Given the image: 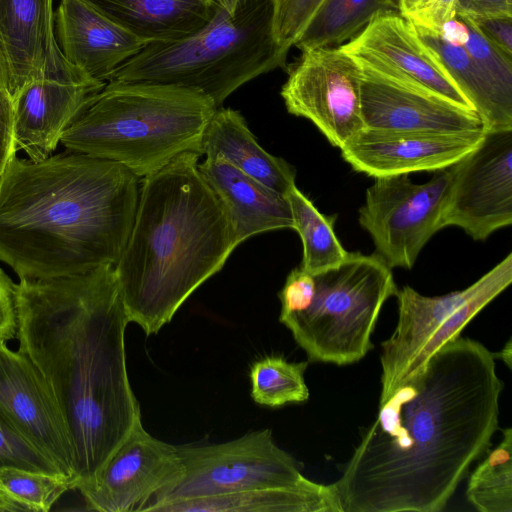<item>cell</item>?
Instances as JSON below:
<instances>
[{
    "instance_id": "cell-15",
    "label": "cell",
    "mask_w": 512,
    "mask_h": 512,
    "mask_svg": "<svg viewBox=\"0 0 512 512\" xmlns=\"http://www.w3.org/2000/svg\"><path fill=\"white\" fill-rule=\"evenodd\" d=\"M0 415L74 482L67 426L47 382L33 362L0 341Z\"/></svg>"
},
{
    "instance_id": "cell-10",
    "label": "cell",
    "mask_w": 512,
    "mask_h": 512,
    "mask_svg": "<svg viewBox=\"0 0 512 512\" xmlns=\"http://www.w3.org/2000/svg\"><path fill=\"white\" fill-rule=\"evenodd\" d=\"M281 88L287 111L310 120L335 147L364 128L359 64L340 46L301 50Z\"/></svg>"
},
{
    "instance_id": "cell-38",
    "label": "cell",
    "mask_w": 512,
    "mask_h": 512,
    "mask_svg": "<svg viewBox=\"0 0 512 512\" xmlns=\"http://www.w3.org/2000/svg\"><path fill=\"white\" fill-rule=\"evenodd\" d=\"M456 14L469 18L512 17V0H459Z\"/></svg>"
},
{
    "instance_id": "cell-20",
    "label": "cell",
    "mask_w": 512,
    "mask_h": 512,
    "mask_svg": "<svg viewBox=\"0 0 512 512\" xmlns=\"http://www.w3.org/2000/svg\"><path fill=\"white\" fill-rule=\"evenodd\" d=\"M0 52L11 97L51 68L61 53L53 0H0Z\"/></svg>"
},
{
    "instance_id": "cell-36",
    "label": "cell",
    "mask_w": 512,
    "mask_h": 512,
    "mask_svg": "<svg viewBox=\"0 0 512 512\" xmlns=\"http://www.w3.org/2000/svg\"><path fill=\"white\" fill-rule=\"evenodd\" d=\"M16 283L0 268V341L16 338Z\"/></svg>"
},
{
    "instance_id": "cell-7",
    "label": "cell",
    "mask_w": 512,
    "mask_h": 512,
    "mask_svg": "<svg viewBox=\"0 0 512 512\" xmlns=\"http://www.w3.org/2000/svg\"><path fill=\"white\" fill-rule=\"evenodd\" d=\"M313 276L308 303L279 321L310 361L339 366L360 361L372 348L381 308L397 293L392 268L376 253L349 252Z\"/></svg>"
},
{
    "instance_id": "cell-28",
    "label": "cell",
    "mask_w": 512,
    "mask_h": 512,
    "mask_svg": "<svg viewBox=\"0 0 512 512\" xmlns=\"http://www.w3.org/2000/svg\"><path fill=\"white\" fill-rule=\"evenodd\" d=\"M468 502L480 512H512V429L502 430L500 443L472 472Z\"/></svg>"
},
{
    "instance_id": "cell-31",
    "label": "cell",
    "mask_w": 512,
    "mask_h": 512,
    "mask_svg": "<svg viewBox=\"0 0 512 512\" xmlns=\"http://www.w3.org/2000/svg\"><path fill=\"white\" fill-rule=\"evenodd\" d=\"M459 16L464 19L468 28V40L463 48L479 66L499 96L512 105V57L491 43L468 17Z\"/></svg>"
},
{
    "instance_id": "cell-37",
    "label": "cell",
    "mask_w": 512,
    "mask_h": 512,
    "mask_svg": "<svg viewBox=\"0 0 512 512\" xmlns=\"http://www.w3.org/2000/svg\"><path fill=\"white\" fill-rule=\"evenodd\" d=\"M469 19L491 43L512 57V17L489 16Z\"/></svg>"
},
{
    "instance_id": "cell-18",
    "label": "cell",
    "mask_w": 512,
    "mask_h": 512,
    "mask_svg": "<svg viewBox=\"0 0 512 512\" xmlns=\"http://www.w3.org/2000/svg\"><path fill=\"white\" fill-rule=\"evenodd\" d=\"M361 71V114L365 128L419 132H461L484 128L474 110L366 68L361 67Z\"/></svg>"
},
{
    "instance_id": "cell-41",
    "label": "cell",
    "mask_w": 512,
    "mask_h": 512,
    "mask_svg": "<svg viewBox=\"0 0 512 512\" xmlns=\"http://www.w3.org/2000/svg\"><path fill=\"white\" fill-rule=\"evenodd\" d=\"M495 358H499L502 360L509 369H511L512 366V341L511 338L507 341V343L504 345L503 349L498 352L494 353Z\"/></svg>"
},
{
    "instance_id": "cell-27",
    "label": "cell",
    "mask_w": 512,
    "mask_h": 512,
    "mask_svg": "<svg viewBox=\"0 0 512 512\" xmlns=\"http://www.w3.org/2000/svg\"><path fill=\"white\" fill-rule=\"evenodd\" d=\"M284 196L290 206L293 229L302 241L303 257L300 267L315 274L342 262L349 252L341 245L334 232L337 216L322 214L296 185Z\"/></svg>"
},
{
    "instance_id": "cell-32",
    "label": "cell",
    "mask_w": 512,
    "mask_h": 512,
    "mask_svg": "<svg viewBox=\"0 0 512 512\" xmlns=\"http://www.w3.org/2000/svg\"><path fill=\"white\" fill-rule=\"evenodd\" d=\"M326 0H272V32L276 42L289 51Z\"/></svg>"
},
{
    "instance_id": "cell-17",
    "label": "cell",
    "mask_w": 512,
    "mask_h": 512,
    "mask_svg": "<svg viewBox=\"0 0 512 512\" xmlns=\"http://www.w3.org/2000/svg\"><path fill=\"white\" fill-rule=\"evenodd\" d=\"M484 128L461 132L391 131L363 128L341 155L360 173L377 178L451 167L474 150Z\"/></svg>"
},
{
    "instance_id": "cell-16",
    "label": "cell",
    "mask_w": 512,
    "mask_h": 512,
    "mask_svg": "<svg viewBox=\"0 0 512 512\" xmlns=\"http://www.w3.org/2000/svg\"><path fill=\"white\" fill-rule=\"evenodd\" d=\"M182 471L178 446L153 437L141 420L106 462L95 486L80 493L90 510L141 511Z\"/></svg>"
},
{
    "instance_id": "cell-3",
    "label": "cell",
    "mask_w": 512,
    "mask_h": 512,
    "mask_svg": "<svg viewBox=\"0 0 512 512\" xmlns=\"http://www.w3.org/2000/svg\"><path fill=\"white\" fill-rule=\"evenodd\" d=\"M141 179L117 162L67 149L38 161L15 156L0 181V261L19 280L115 266Z\"/></svg>"
},
{
    "instance_id": "cell-19",
    "label": "cell",
    "mask_w": 512,
    "mask_h": 512,
    "mask_svg": "<svg viewBox=\"0 0 512 512\" xmlns=\"http://www.w3.org/2000/svg\"><path fill=\"white\" fill-rule=\"evenodd\" d=\"M54 34L70 65L105 83L147 44L83 0H59Z\"/></svg>"
},
{
    "instance_id": "cell-23",
    "label": "cell",
    "mask_w": 512,
    "mask_h": 512,
    "mask_svg": "<svg viewBox=\"0 0 512 512\" xmlns=\"http://www.w3.org/2000/svg\"><path fill=\"white\" fill-rule=\"evenodd\" d=\"M200 151L206 157H223L241 172L282 195L296 185L294 167L265 151L244 117L231 108L216 109L204 130Z\"/></svg>"
},
{
    "instance_id": "cell-35",
    "label": "cell",
    "mask_w": 512,
    "mask_h": 512,
    "mask_svg": "<svg viewBox=\"0 0 512 512\" xmlns=\"http://www.w3.org/2000/svg\"><path fill=\"white\" fill-rule=\"evenodd\" d=\"M17 151L12 97L0 88V181Z\"/></svg>"
},
{
    "instance_id": "cell-30",
    "label": "cell",
    "mask_w": 512,
    "mask_h": 512,
    "mask_svg": "<svg viewBox=\"0 0 512 512\" xmlns=\"http://www.w3.org/2000/svg\"><path fill=\"white\" fill-rule=\"evenodd\" d=\"M72 489L63 474H50L16 467L0 469V493L20 504L25 511L47 512L60 496Z\"/></svg>"
},
{
    "instance_id": "cell-22",
    "label": "cell",
    "mask_w": 512,
    "mask_h": 512,
    "mask_svg": "<svg viewBox=\"0 0 512 512\" xmlns=\"http://www.w3.org/2000/svg\"><path fill=\"white\" fill-rule=\"evenodd\" d=\"M154 512H342L333 484L312 480L287 487L167 500L147 505Z\"/></svg>"
},
{
    "instance_id": "cell-1",
    "label": "cell",
    "mask_w": 512,
    "mask_h": 512,
    "mask_svg": "<svg viewBox=\"0 0 512 512\" xmlns=\"http://www.w3.org/2000/svg\"><path fill=\"white\" fill-rule=\"evenodd\" d=\"M495 360L459 335L380 402L332 483L342 512L442 511L498 429Z\"/></svg>"
},
{
    "instance_id": "cell-29",
    "label": "cell",
    "mask_w": 512,
    "mask_h": 512,
    "mask_svg": "<svg viewBox=\"0 0 512 512\" xmlns=\"http://www.w3.org/2000/svg\"><path fill=\"white\" fill-rule=\"evenodd\" d=\"M308 361L289 362L281 356L267 355L250 367L251 397L270 408L303 403L309 398L304 373Z\"/></svg>"
},
{
    "instance_id": "cell-13",
    "label": "cell",
    "mask_w": 512,
    "mask_h": 512,
    "mask_svg": "<svg viewBox=\"0 0 512 512\" xmlns=\"http://www.w3.org/2000/svg\"><path fill=\"white\" fill-rule=\"evenodd\" d=\"M105 85L70 65L61 53L51 68L12 96L17 150L35 161L54 154L64 132Z\"/></svg>"
},
{
    "instance_id": "cell-40",
    "label": "cell",
    "mask_w": 512,
    "mask_h": 512,
    "mask_svg": "<svg viewBox=\"0 0 512 512\" xmlns=\"http://www.w3.org/2000/svg\"><path fill=\"white\" fill-rule=\"evenodd\" d=\"M251 0H212L220 8L234 15L240 8L248 4Z\"/></svg>"
},
{
    "instance_id": "cell-33",
    "label": "cell",
    "mask_w": 512,
    "mask_h": 512,
    "mask_svg": "<svg viewBox=\"0 0 512 512\" xmlns=\"http://www.w3.org/2000/svg\"><path fill=\"white\" fill-rule=\"evenodd\" d=\"M5 467L61 474L46 456L0 415V469Z\"/></svg>"
},
{
    "instance_id": "cell-14",
    "label": "cell",
    "mask_w": 512,
    "mask_h": 512,
    "mask_svg": "<svg viewBox=\"0 0 512 512\" xmlns=\"http://www.w3.org/2000/svg\"><path fill=\"white\" fill-rule=\"evenodd\" d=\"M340 47L363 68L473 110L414 26L398 12L376 16Z\"/></svg>"
},
{
    "instance_id": "cell-2",
    "label": "cell",
    "mask_w": 512,
    "mask_h": 512,
    "mask_svg": "<svg viewBox=\"0 0 512 512\" xmlns=\"http://www.w3.org/2000/svg\"><path fill=\"white\" fill-rule=\"evenodd\" d=\"M19 351L37 367L65 420L74 453L73 489L95 486L141 421L129 382L130 322L115 266L16 284Z\"/></svg>"
},
{
    "instance_id": "cell-5",
    "label": "cell",
    "mask_w": 512,
    "mask_h": 512,
    "mask_svg": "<svg viewBox=\"0 0 512 512\" xmlns=\"http://www.w3.org/2000/svg\"><path fill=\"white\" fill-rule=\"evenodd\" d=\"M217 108L192 89L109 81L60 143L67 150L117 162L144 178L182 153L201 154L204 130Z\"/></svg>"
},
{
    "instance_id": "cell-9",
    "label": "cell",
    "mask_w": 512,
    "mask_h": 512,
    "mask_svg": "<svg viewBox=\"0 0 512 512\" xmlns=\"http://www.w3.org/2000/svg\"><path fill=\"white\" fill-rule=\"evenodd\" d=\"M452 178L453 165L423 184L401 174L377 177L366 190L359 224L390 268L411 269L428 240L442 229Z\"/></svg>"
},
{
    "instance_id": "cell-42",
    "label": "cell",
    "mask_w": 512,
    "mask_h": 512,
    "mask_svg": "<svg viewBox=\"0 0 512 512\" xmlns=\"http://www.w3.org/2000/svg\"><path fill=\"white\" fill-rule=\"evenodd\" d=\"M0 88L8 91V73L7 68L0 52Z\"/></svg>"
},
{
    "instance_id": "cell-34",
    "label": "cell",
    "mask_w": 512,
    "mask_h": 512,
    "mask_svg": "<svg viewBox=\"0 0 512 512\" xmlns=\"http://www.w3.org/2000/svg\"><path fill=\"white\" fill-rule=\"evenodd\" d=\"M398 13L415 28L438 33L456 16L459 0H395Z\"/></svg>"
},
{
    "instance_id": "cell-4",
    "label": "cell",
    "mask_w": 512,
    "mask_h": 512,
    "mask_svg": "<svg viewBox=\"0 0 512 512\" xmlns=\"http://www.w3.org/2000/svg\"><path fill=\"white\" fill-rule=\"evenodd\" d=\"M185 152L141 179L132 228L115 265L130 322L157 334L237 247L228 216Z\"/></svg>"
},
{
    "instance_id": "cell-24",
    "label": "cell",
    "mask_w": 512,
    "mask_h": 512,
    "mask_svg": "<svg viewBox=\"0 0 512 512\" xmlns=\"http://www.w3.org/2000/svg\"><path fill=\"white\" fill-rule=\"evenodd\" d=\"M145 43L186 37L214 16L212 0H83Z\"/></svg>"
},
{
    "instance_id": "cell-11",
    "label": "cell",
    "mask_w": 512,
    "mask_h": 512,
    "mask_svg": "<svg viewBox=\"0 0 512 512\" xmlns=\"http://www.w3.org/2000/svg\"><path fill=\"white\" fill-rule=\"evenodd\" d=\"M475 289L476 282L464 290L432 297L410 286L397 290V325L381 344L380 402L406 379L413 362L416 367L425 365L481 311L480 300L469 298Z\"/></svg>"
},
{
    "instance_id": "cell-39",
    "label": "cell",
    "mask_w": 512,
    "mask_h": 512,
    "mask_svg": "<svg viewBox=\"0 0 512 512\" xmlns=\"http://www.w3.org/2000/svg\"><path fill=\"white\" fill-rule=\"evenodd\" d=\"M438 34L451 45L463 47L468 40V28L464 19L457 15L440 28Z\"/></svg>"
},
{
    "instance_id": "cell-21",
    "label": "cell",
    "mask_w": 512,
    "mask_h": 512,
    "mask_svg": "<svg viewBox=\"0 0 512 512\" xmlns=\"http://www.w3.org/2000/svg\"><path fill=\"white\" fill-rule=\"evenodd\" d=\"M199 171L222 204L238 246L251 236L293 229L286 197L246 175L220 156L206 157Z\"/></svg>"
},
{
    "instance_id": "cell-12",
    "label": "cell",
    "mask_w": 512,
    "mask_h": 512,
    "mask_svg": "<svg viewBox=\"0 0 512 512\" xmlns=\"http://www.w3.org/2000/svg\"><path fill=\"white\" fill-rule=\"evenodd\" d=\"M511 223L512 129L489 131L453 165L441 226L460 227L480 241Z\"/></svg>"
},
{
    "instance_id": "cell-26",
    "label": "cell",
    "mask_w": 512,
    "mask_h": 512,
    "mask_svg": "<svg viewBox=\"0 0 512 512\" xmlns=\"http://www.w3.org/2000/svg\"><path fill=\"white\" fill-rule=\"evenodd\" d=\"M388 12H398L395 0H326L294 46L300 50L340 46Z\"/></svg>"
},
{
    "instance_id": "cell-8",
    "label": "cell",
    "mask_w": 512,
    "mask_h": 512,
    "mask_svg": "<svg viewBox=\"0 0 512 512\" xmlns=\"http://www.w3.org/2000/svg\"><path fill=\"white\" fill-rule=\"evenodd\" d=\"M178 451L182 474L147 505L257 488L295 486L309 480L302 475L296 460L276 444L270 429L249 432L218 444L178 446Z\"/></svg>"
},
{
    "instance_id": "cell-6",
    "label": "cell",
    "mask_w": 512,
    "mask_h": 512,
    "mask_svg": "<svg viewBox=\"0 0 512 512\" xmlns=\"http://www.w3.org/2000/svg\"><path fill=\"white\" fill-rule=\"evenodd\" d=\"M272 16V0H251L234 15L216 5L205 26L179 40L146 44L109 81L184 87L221 107L243 84L285 66L288 51L273 36Z\"/></svg>"
},
{
    "instance_id": "cell-25",
    "label": "cell",
    "mask_w": 512,
    "mask_h": 512,
    "mask_svg": "<svg viewBox=\"0 0 512 512\" xmlns=\"http://www.w3.org/2000/svg\"><path fill=\"white\" fill-rule=\"evenodd\" d=\"M415 29L478 114L485 131L512 129V105L499 96L465 49L447 43L436 33Z\"/></svg>"
}]
</instances>
